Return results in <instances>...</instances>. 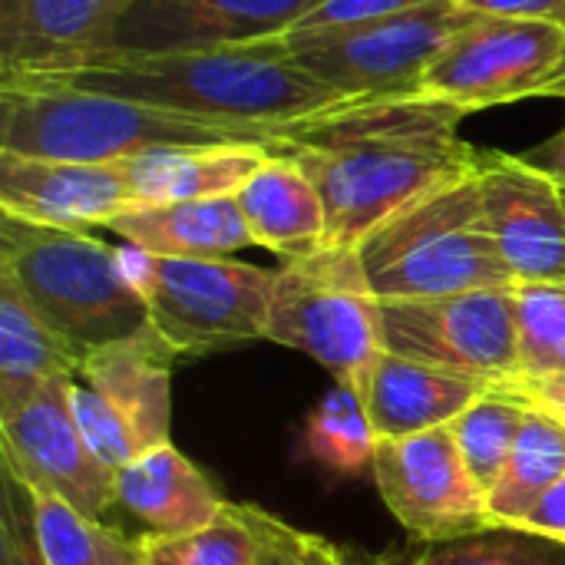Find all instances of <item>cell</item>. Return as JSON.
Segmentation results:
<instances>
[{
    "label": "cell",
    "instance_id": "cell-9",
    "mask_svg": "<svg viewBox=\"0 0 565 565\" xmlns=\"http://www.w3.org/2000/svg\"><path fill=\"white\" fill-rule=\"evenodd\" d=\"M172 361L156 331L89 351L70 384V411L89 450L116 473L166 447L172 430Z\"/></svg>",
    "mask_w": 565,
    "mask_h": 565
},
{
    "label": "cell",
    "instance_id": "cell-7",
    "mask_svg": "<svg viewBox=\"0 0 565 565\" xmlns=\"http://www.w3.org/2000/svg\"><path fill=\"white\" fill-rule=\"evenodd\" d=\"M417 96L460 113L530 96L565 99V23L470 13L424 70Z\"/></svg>",
    "mask_w": 565,
    "mask_h": 565
},
{
    "label": "cell",
    "instance_id": "cell-15",
    "mask_svg": "<svg viewBox=\"0 0 565 565\" xmlns=\"http://www.w3.org/2000/svg\"><path fill=\"white\" fill-rule=\"evenodd\" d=\"M480 192L493 242L516 281H565V189L523 156L483 152Z\"/></svg>",
    "mask_w": 565,
    "mask_h": 565
},
{
    "label": "cell",
    "instance_id": "cell-38",
    "mask_svg": "<svg viewBox=\"0 0 565 565\" xmlns=\"http://www.w3.org/2000/svg\"><path fill=\"white\" fill-rule=\"evenodd\" d=\"M556 371H563L565 374V348H563V354H559V364H556ZM556 371H553V374H556Z\"/></svg>",
    "mask_w": 565,
    "mask_h": 565
},
{
    "label": "cell",
    "instance_id": "cell-22",
    "mask_svg": "<svg viewBox=\"0 0 565 565\" xmlns=\"http://www.w3.org/2000/svg\"><path fill=\"white\" fill-rule=\"evenodd\" d=\"M106 228L159 258H228L255 245L235 195L129 205Z\"/></svg>",
    "mask_w": 565,
    "mask_h": 565
},
{
    "label": "cell",
    "instance_id": "cell-19",
    "mask_svg": "<svg viewBox=\"0 0 565 565\" xmlns=\"http://www.w3.org/2000/svg\"><path fill=\"white\" fill-rule=\"evenodd\" d=\"M116 507L152 536H189L212 526L228 503L185 454L166 444L116 470Z\"/></svg>",
    "mask_w": 565,
    "mask_h": 565
},
{
    "label": "cell",
    "instance_id": "cell-1",
    "mask_svg": "<svg viewBox=\"0 0 565 565\" xmlns=\"http://www.w3.org/2000/svg\"><path fill=\"white\" fill-rule=\"evenodd\" d=\"M467 113L427 96L351 99L285 132L281 149L315 182L324 248H361L401 209L473 175L483 152L460 136Z\"/></svg>",
    "mask_w": 565,
    "mask_h": 565
},
{
    "label": "cell",
    "instance_id": "cell-18",
    "mask_svg": "<svg viewBox=\"0 0 565 565\" xmlns=\"http://www.w3.org/2000/svg\"><path fill=\"white\" fill-rule=\"evenodd\" d=\"M493 387L497 384L470 374L381 351L358 397L367 411L374 437L394 440L450 427L470 404H477Z\"/></svg>",
    "mask_w": 565,
    "mask_h": 565
},
{
    "label": "cell",
    "instance_id": "cell-20",
    "mask_svg": "<svg viewBox=\"0 0 565 565\" xmlns=\"http://www.w3.org/2000/svg\"><path fill=\"white\" fill-rule=\"evenodd\" d=\"M271 156L265 146H152L122 159L132 205L238 195Z\"/></svg>",
    "mask_w": 565,
    "mask_h": 565
},
{
    "label": "cell",
    "instance_id": "cell-6",
    "mask_svg": "<svg viewBox=\"0 0 565 565\" xmlns=\"http://www.w3.org/2000/svg\"><path fill=\"white\" fill-rule=\"evenodd\" d=\"M265 341L295 348L361 394L381 341V298L358 248H318L275 271Z\"/></svg>",
    "mask_w": 565,
    "mask_h": 565
},
{
    "label": "cell",
    "instance_id": "cell-31",
    "mask_svg": "<svg viewBox=\"0 0 565 565\" xmlns=\"http://www.w3.org/2000/svg\"><path fill=\"white\" fill-rule=\"evenodd\" d=\"M255 536V565H354L328 540L305 533L252 503H235Z\"/></svg>",
    "mask_w": 565,
    "mask_h": 565
},
{
    "label": "cell",
    "instance_id": "cell-8",
    "mask_svg": "<svg viewBox=\"0 0 565 565\" xmlns=\"http://www.w3.org/2000/svg\"><path fill=\"white\" fill-rule=\"evenodd\" d=\"M467 17L470 13L457 0H430L361 26L324 33L288 30L271 43L305 73L348 99L411 96L430 60L467 23Z\"/></svg>",
    "mask_w": 565,
    "mask_h": 565
},
{
    "label": "cell",
    "instance_id": "cell-17",
    "mask_svg": "<svg viewBox=\"0 0 565 565\" xmlns=\"http://www.w3.org/2000/svg\"><path fill=\"white\" fill-rule=\"evenodd\" d=\"M132 205L119 162L30 159L0 149V212L30 225L86 232Z\"/></svg>",
    "mask_w": 565,
    "mask_h": 565
},
{
    "label": "cell",
    "instance_id": "cell-28",
    "mask_svg": "<svg viewBox=\"0 0 565 565\" xmlns=\"http://www.w3.org/2000/svg\"><path fill=\"white\" fill-rule=\"evenodd\" d=\"M305 444H308V454L321 467H328L341 477H358L371 467L377 437L371 430L361 397L351 387L334 384L311 407L308 427H305Z\"/></svg>",
    "mask_w": 565,
    "mask_h": 565
},
{
    "label": "cell",
    "instance_id": "cell-16",
    "mask_svg": "<svg viewBox=\"0 0 565 565\" xmlns=\"http://www.w3.org/2000/svg\"><path fill=\"white\" fill-rule=\"evenodd\" d=\"M132 0H0V79L60 76L103 56Z\"/></svg>",
    "mask_w": 565,
    "mask_h": 565
},
{
    "label": "cell",
    "instance_id": "cell-21",
    "mask_svg": "<svg viewBox=\"0 0 565 565\" xmlns=\"http://www.w3.org/2000/svg\"><path fill=\"white\" fill-rule=\"evenodd\" d=\"M255 245L275 252L285 262L315 255L328 238V212L305 175V169L285 156L271 152L252 179L235 195Z\"/></svg>",
    "mask_w": 565,
    "mask_h": 565
},
{
    "label": "cell",
    "instance_id": "cell-10",
    "mask_svg": "<svg viewBox=\"0 0 565 565\" xmlns=\"http://www.w3.org/2000/svg\"><path fill=\"white\" fill-rule=\"evenodd\" d=\"M275 271L235 258H159L146 288L149 324L175 358L265 338Z\"/></svg>",
    "mask_w": 565,
    "mask_h": 565
},
{
    "label": "cell",
    "instance_id": "cell-11",
    "mask_svg": "<svg viewBox=\"0 0 565 565\" xmlns=\"http://www.w3.org/2000/svg\"><path fill=\"white\" fill-rule=\"evenodd\" d=\"M384 351L490 384L520 377L516 285L447 298L381 301Z\"/></svg>",
    "mask_w": 565,
    "mask_h": 565
},
{
    "label": "cell",
    "instance_id": "cell-36",
    "mask_svg": "<svg viewBox=\"0 0 565 565\" xmlns=\"http://www.w3.org/2000/svg\"><path fill=\"white\" fill-rule=\"evenodd\" d=\"M520 526L530 530V533H540V536H550V540L565 543V477L559 483H553V487L530 507V513L520 520Z\"/></svg>",
    "mask_w": 565,
    "mask_h": 565
},
{
    "label": "cell",
    "instance_id": "cell-4",
    "mask_svg": "<svg viewBox=\"0 0 565 565\" xmlns=\"http://www.w3.org/2000/svg\"><path fill=\"white\" fill-rule=\"evenodd\" d=\"M0 275H7L40 321L83 358L152 331L146 298L119 268V248L70 228L0 222Z\"/></svg>",
    "mask_w": 565,
    "mask_h": 565
},
{
    "label": "cell",
    "instance_id": "cell-37",
    "mask_svg": "<svg viewBox=\"0 0 565 565\" xmlns=\"http://www.w3.org/2000/svg\"><path fill=\"white\" fill-rule=\"evenodd\" d=\"M523 159L530 166H536L540 172H546L550 179H556L565 189V126L550 139H543L540 146H533L530 152H523Z\"/></svg>",
    "mask_w": 565,
    "mask_h": 565
},
{
    "label": "cell",
    "instance_id": "cell-29",
    "mask_svg": "<svg viewBox=\"0 0 565 565\" xmlns=\"http://www.w3.org/2000/svg\"><path fill=\"white\" fill-rule=\"evenodd\" d=\"M136 565H255V536L238 507L228 503L225 513L199 533L139 536Z\"/></svg>",
    "mask_w": 565,
    "mask_h": 565
},
{
    "label": "cell",
    "instance_id": "cell-27",
    "mask_svg": "<svg viewBox=\"0 0 565 565\" xmlns=\"http://www.w3.org/2000/svg\"><path fill=\"white\" fill-rule=\"evenodd\" d=\"M30 497L46 565H136V540H126L103 520L76 513L50 493L30 490Z\"/></svg>",
    "mask_w": 565,
    "mask_h": 565
},
{
    "label": "cell",
    "instance_id": "cell-2",
    "mask_svg": "<svg viewBox=\"0 0 565 565\" xmlns=\"http://www.w3.org/2000/svg\"><path fill=\"white\" fill-rule=\"evenodd\" d=\"M46 79H63L79 89H96L179 116L262 132L275 139L278 149L291 126L351 103L348 96L305 73L271 40L222 50L99 56L89 66Z\"/></svg>",
    "mask_w": 565,
    "mask_h": 565
},
{
    "label": "cell",
    "instance_id": "cell-35",
    "mask_svg": "<svg viewBox=\"0 0 565 565\" xmlns=\"http://www.w3.org/2000/svg\"><path fill=\"white\" fill-rule=\"evenodd\" d=\"M513 394H520L530 407L556 417L559 424H565V374H523L516 381L507 384Z\"/></svg>",
    "mask_w": 565,
    "mask_h": 565
},
{
    "label": "cell",
    "instance_id": "cell-32",
    "mask_svg": "<svg viewBox=\"0 0 565 565\" xmlns=\"http://www.w3.org/2000/svg\"><path fill=\"white\" fill-rule=\"evenodd\" d=\"M0 565H46L33 520V497L26 483L7 470L0 500Z\"/></svg>",
    "mask_w": 565,
    "mask_h": 565
},
{
    "label": "cell",
    "instance_id": "cell-13",
    "mask_svg": "<svg viewBox=\"0 0 565 565\" xmlns=\"http://www.w3.org/2000/svg\"><path fill=\"white\" fill-rule=\"evenodd\" d=\"M70 384L53 381L30 401L0 414L3 470L30 490L70 503L89 520L116 507V473L89 450L70 411Z\"/></svg>",
    "mask_w": 565,
    "mask_h": 565
},
{
    "label": "cell",
    "instance_id": "cell-26",
    "mask_svg": "<svg viewBox=\"0 0 565 565\" xmlns=\"http://www.w3.org/2000/svg\"><path fill=\"white\" fill-rule=\"evenodd\" d=\"M526 414L530 404L520 394H513L507 384H497L450 424V434L457 440L467 470L487 493L503 477L516 437L526 424Z\"/></svg>",
    "mask_w": 565,
    "mask_h": 565
},
{
    "label": "cell",
    "instance_id": "cell-33",
    "mask_svg": "<svg viewBox=\"0 0 565 565\" xmlns=\"http://www.w3.org/2000/svg\"><path fill=\"white\" fill-rule=\"evenodd\" d=\"M420 3H430V0H321L291 30H298V33H324V30L361 26V23H371V20H384V17L414 10Z\"/></svg>",
    "mask_w": 565,
    "mask_h": 565
},
{
    "label": "cell",
    "instance_id": "cell-5",
    "mask_svg": "<svg viewBox=\"0 0 565 565\" xmlns=\"http://www.w3.org/2000/svg\"><path fill=\"white\" fill-rule=\"evenodd\" d=\"M358 255L381 301L516 285L493 242L477 172L401 209L361 242Z\"/></svg>",
    "mask_w": 565,
    "mask_h": 565
},
{
    "label": "cell",
    "instance_id": "cell-23",
    "mask_svg": "<svg viewBox=\"0 0 565 565\" xmlns=\"http://www.w3.org/2000/svg\"><path fill=\"white\" fill-rule=\"evenodd\" d=\"M83 354L50 331L20 288L0 275V414H10L53 381H76Z\"/></svg>",
    "mask_w": 565,
    "mask_h": 565
},
{
    "label": "cell",
    "instance_id": "cell-34",
    "mask_svg": "<svg viewBox=\"0 0 565 565\" xmlns=\"http://www.w3.org/2000/svg\"><path fill=\"white\" fill-rule=\"evenodd\" d=\"M477 17H510V20H553L565 23V0H457Z\"/></svg>",
    "mask_w": 565,
    "mask_h": 565
},
{
    "label": "cell",
    "instance_id": "cell-14",
    "mask_svg": "<svg viewBox=\"0 0 565 565\" xmlns=\"http://www.w3.org/2000/svg\"><path fill=\"white\" fill-rule=\"evenodd\" d=\"M321 0H132L103 56L268 43Z\"/></svg>",
    "mask_w": 565,
    "mask_h": 565
},
{
    "label": "cell",
    "instance_id": "cell-12",
    "mask_svg": "<svg viewBox=\"0 0 565 565\" xmlns=\"http://www.w3.org/2000/svg\"><path fill=\"white\" fill-rule=\"evenodd\" d=\"M371 473L381 500L417 543H447L493 526L487 490L467 470L450 427L377 440Z\"/></svg>",
    "mask_w": 565,
    "mask_h": 565
},
{
    "label": "cell",
    "instance_id": "cell-24",
    "mask_svg": "<svg viewBox=\"0 0 565 565\" xmlns=\"http://www.w3.org/2000/svg\"><path fill=\"white\" fill-rule=\"evenodd\" d=\"M565 477V424L530 407L510 463L487 493L493 526H520L530 507Z\"/></svg>",
    "mask_w": 565,
    "mask_h": 565
},
{
    "label": "cell",
    "instance_id": "cell-30",
    "mask_svg": "<svg viewBox=\"0 0 565 565\" xmlns=\"http://www.w3.org/2000/svg\"><path fill=\"white\" fill-rule=\"evenodd\" d=\"M520 377L553 374L565 348V281H516Z\"/></svg>",
    "mask_w": 565,
    "mask_h": 565
},
{
    "label": "cell",
    "instance_id": "cell-3",
    "mask_svg": "<svg viewBox=\"0 0 565 565\" xmlns=\"http://www.w3.org/2000/svg\"><path fill=\"white\" fill-rule=\"evenodd\" d=\"M152 146H265L278 142L136 99L79 89L63 79H0V149L60 162H122Z\"/></svg>",
    "mask_w": 565,
    "mask_h": 565
},
{
    "label": "cell",
    "instance_id": "cell-25",
    "mask_svg": "<svg viewBox=\"0 0 565 565\" xmlns=\"http://www.w3.org/2000/svg\"><path fill=\"white\" fill-rule=\"evenodd\" d=\"M364 565H565V543L523 526H487L447 543H411Z\"/></svg>",
    "mask_w": 565,
    "mask_h": 565
}]
</instances>
